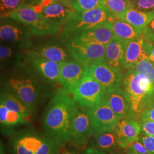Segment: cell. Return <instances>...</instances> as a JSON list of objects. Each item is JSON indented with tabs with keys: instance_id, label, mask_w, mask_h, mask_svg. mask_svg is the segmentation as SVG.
I'll return each instance as SVG.
<instances>
[{
	"instance_id": "41",
	"label": "cell",
	"mask_w": 154,
	"mask_h": 154,
	"mask_svg": "<svg viewBox=\"0 0 154 154\" xmlns=\"http://www.w3.org/2000/svg\"><path fill=\"white\" fill-rule=\"evenodd\" d=\"M30 1H31V3H32V4H33V0H30Z\"/></svg>"
},
{
	"instance_id": "14",
	"label": "cell",
	"mask_w": 154,
	"mask_h": 154,
	"mask_svg": "<svg viewBox=\"0 0 154 154\" xmlns=\"http://www.w3.org/2000/svg\"><path fill=\"white\" fill-rule=\"evenodd\" d=\"M88 75L94 78L107 91L122 87L124 73L108 66L105 61H100L89 67Z\"/></svg>"
},
{
	"instance_id": "1",
	"label": "cell",
	"mask_w": 154,
	"mask_h": 154,
	"mask_svg": "<svg viewBox=\"0 0 154 154\" xmlns=\"http://www.w3.org/2000/svg\"><path fill=\"white\" fill-rule=\"evenodd\" d=\"M70 95L64 88H58L41 119L42 130L60 147L68 144L72 123L79 108Z\"/></svg>"
},
{
	"instance_id": "16",
	"label": "cell",
	"mask_w": 154,
	"mask_h": 154,
	"mask_svg": "<svg viewBox=\"0 0 154 154\" xmlns=\"http://www.w3.org/2000/svg\"><path fill=\"white\" fill-rule=\"evenodd\" d=\"M33 5L46 19L61 25H64L74 11L66 0H52L45 5Z\"/></svg>"
},
{
	"instance_id": "39",
	"label": "cell",
	"mask_w": 154,
	"mask_h": 154,
	"mask_svg": "<svg viewBox=\"0 0 154 154\" xmlns=\"http://www.w3.org/2000/svg\"><path fill=\"white\" fill-rule=\"evenodd\" d=\"M125 154H138L136 150L134 149L132 145L130 146L126 149Z\"/></svg>"
},
{
	"instance_id": "9",
	"label": "cell",
	"mask_w": 154,
	"mask_h": 154,
	"mask_svg": "<svg viewBox=\"0 0 154 154\" xmlns=\"http://www.w3.org/2000/svg\"><path fill=\"white\" fill-rule=\"evenodd\" d=\"M107 90L93 77L86 75L72 94L81 107L91 108L102 100Z\"/></svg>"
},
{
	"instance_id": "28",
	"label": "cell",
	"mask_w": 154,
	"mask_h": 154,
	"mask_svg": "<svg viewBox=\"0 0 154 154\" xmlns=\"http://www.w3.org/2000/svg\"><path fill=\"white\" fill-rule=\"evenodd\" d=\"M105 5L114 16L119 18L131 8L129 0H105Z\"/></svg>"
},
{
	"instance_id": "27",
	"label": "cell",
	"mask_w": 154,
	"mask_h": 154,
	"mask_svg": "<svg viewBox=\"0 0 154 154\" xmlns=\"http://www.w3.org/2000/svg\"><path fill=\"white\" fill-rule=\"evenodd\" d=\"M74 11H90L105 5V0H66Z\"/></svg>"
},
{
	"instance_id": "18",
	"label": "cell",
	"mask_w": 154,
	"mask_h": 154,
	"mask_svg": "<svg viewBox=\"0 0 154 154\" xmlns=\"http://www.w3.org/2000/svg\"><path fill=\"white\" fill-rule=\"evenodd\" d=\"M31 123L30 120L0 103L1 132L4 136L8 137L20 128V127L31 125Z\"/></svg>"
},
{
	"instance_id": "13",
	"label": "cell",
	"mask_w": 154,
	"mask_h": 154,
	"mask_svg": "<svg viewBox=\"0 0 154 154\" xmlns=\"http://www.w3.org/2000/svg\"><path fill=\"white\" fill-rule=\"evenodd\" d=\"M25 61L33 71L51 85L59 83L61 64L49 61L26 51Z\"/></svg>"
},
{
	"instance_id": "43",
	"label": "cell",
	"mask_w": 154,
	"mask_h": 154,
	"mask_svg": "<svg viewBox=\"0 0 154 154\" xmlns=\"http://www.w3.org/2000/svg\"><path fill=\"white\" fill-rule=\"evenodd\" d=\"M129 1H131V0H129Z\"/></svg>"
},
{
	"instance_id": "34",
	"label": "cell",
	"mask_w": 154,
	"mask_h": 154,
	"mask_svg": "<svg viewBox=\"0 0 154 154\" xmlns=\"http://www.w3.org/2000/svg\"><path fill=\"white\" fill-rule=\"evenodd\" d=\"M141 37L146 42L154 43V20L143 29Z\"/></svg>"
},
{
	"instance_id": "2",
	"label": "cell",
	"mask_w": 154,
	"mask_h": 154,
	"mask_svg": "<svg viewBox=\"0 0 154 154\" xmlns=\"http://www.w3.org/2000/svg\"><path fill=\"white\" fill-rule=\"evenodd\" d=\"M32 71L24 63H20L2 82L5 90L16 95L35 112L54 94L52 85Z\"/></svg>"
},
{
	"instance_id": "22",
	"label": "cell",
	"mask_w": 154,
	"mask_h": 154,
	"mask_svg": "<svg viewBox=\"0 0 154 154\" xmlns=\"http://www.w3.org/2000/svg\"><path fill=\"white\" fill-rule=\"evenodd\" d=\"M74 35H78L105 46L116 38L110 21L100 23Z\"/></svg>"
},
{
	"instance_id": "20",
	"label": "cell",
	"mask_w": 154,
	"mask_h": 154,
	"mask_svg": "<svg viewBox=\"0 0 154 154\" xmlns=\"http://www.w3.org/2000/svg\"><path fill=\"white\" fill-rule=\"evenodd\" d=\"M88 147L109 154H114L123 149L118 144L114 130L108 132L94 133Z\"/></svg>"
},
{
	"instance_id": "23",
	"label": "cell",
	"mask_w": 154,
	"mask_h": 154,
	"mask_svg": "<svg viewBox=\"0 0 154 154\" xmlns=\"http://www.w3.org/2000/svg\"><path fill=\"white\" fill-rule=\"evenodd\" d=\"M147 58L144 50V40L142 37L128 42L125 45L123 70H128L138 62Z\"/></svg>"
},
{
	"instance_id": "17",
	"label": "cell",
	"mask_w": 154,
	"mask_h": 154,
	"mask_svg": "<svg viewBox=\"0 0 154 154\" xmlns=\"http://www.w3.org/2000/svg\"><path fill=\"white\" fill-rule=\"evenodd\" d=\"M103 99L114 111L118 119L132 118V110L129 99L126 93L122 87L107 90Z\"/></svg>"
},
{
	"instance_id": "25",
	"label": "cell",
	"mask_w": 154,
	"mask_h": 154,
	"mask_svg": "<svg viewBox=\"0 0 154 154\" xmlns=\"http://www.w3.org/2000/svg\"><path fill=\"white\" fill-rule=\"evenodd\" d=\"M0 103L32 122L34 112L16 95L5 89L1 91Z\"/></svg>"
},
{
	"instance_id": "21",
	"label": "cell",
	"mask_w": 154,
	"mask_h": 154,
	"mask_svg": "<svg viewBox=\"0 0 154 154\" xmlns=\"http://www.w3.org/2000/svg\"><path fill=\"white\" fill-rule=\"evenodd\" d=\"M110 22L116 38L125 45L142 36V29L137 28L122 19L114 17Z\"/></svg>"
},
{
	"instance_id": "33",
	"label": "cell",
	"mask_w": 154,
	"mask_h": 154,
	"mask_svg": "<svg viewBox=\"0 0 154 154\" xmlns=\"http://www.w3.org/2000/svg\"><path fill=\"white\" fill-rule=\"evenodd\" d=\"M138 140L142 143L150 154H154V137L141 132Z\"/></svg>"
},
{
	"instance_id": "7",
	"label": "cell",
	"mask_w": 154,
	"mask_h": 154,
	"mask_svg": "<svg viewBox=\"0 0 154 154\" xmlns=\"http://www.w3.org/2000/svg\"><path fill=\"white\" fill-rule=\"evenodd\" d=\"M61 40L65 45L72 58L88 69L94 63L98 61H104L105 45L78 35L61 36Z\"/></svg>"
},
{
	"instance_id": "36",
	"label": "cell",
	"mask_w": 154,
	"mask_h": 154,
	"mask_svg": "<svg viewBox=\"0 0 154 154\" xmlns=\"http://www.w3.org/2000/svg\"><path fill=\"white\" fill-rule=\"evenodd\" d=\"M140 120L154 121V105L143 111L140 116Z\"/></svg>"
},
{
	"instance_id": "26",
	"label": "cell",
	"mask_w": 154,
	"mask_h": 154,
	"mask_svg": "<svg viewBox=\"0 0 154 154\" xmlns=\"http://www.w3.org/2000/svg\"><path fill=\"white\" fill-rule=\"evenodd\" d=\"M119 18L131 25L143 29L154 20V11H142L130 8Z\"/></svg>"
},
{
	"instance_id": "5",
	"label": "cell",
	"mask_w": 154,
	"mask_h": 154,
	"mask_svg": "<svg viewBox=\"0 0 154 154\" xmlns=\"http://www.w3.org/2000/svg\"><path fill=\"white\" fill-rule=\"evenodd\" d=\"M114 17L105 6L88 11H73L63 25L61 36L77 35L88 29L109 21Z\"/></svg>"
},
{
	"instance_id": "19",
	"label": "cell",
	"mask_w": 154,
	"mask_h": 154,
	"mask_svg": "<svg viewBox=\"0 0 154 154\" xmlns=\"http://www.w3.org/2000/svg\"><path fill=\"white\" fill-rule=\"evenodd\" d=\"M34 55L49 61L62 63L73 58L69 51L57 45H45L31 47L26 50Z\"/></svg>"
},
{
	"instance_id": "8",
	"label": "cell",
	"mask_w": 154,
	"mask_h": 154,
	"mask_svg": "<svg viewBox=\"0 0 154 154\" xmlns=\"http://www.w3.org/2000/svg\"><path fill=\"white\" fill-rule=\"evenodd\" d=\"M93 134L88 108L79 106L72 123L67 144L79 150H83L88 146Z\"/></svg>"
},
{
	"instance_id": "24",
	"label": "cell",
	"mask_w": 154,
	"mask_h": 154,
	"mask_svg": "<svg viewBox=\"0 0 154 154\" xmlns=\"http://www.w3.org/2000/svg\"><path fill=\"white\" fill-rule=\"evenodd\" d=\"M126 45L115 38L106 46L105 63L118 72L123 73V60Z\"/></svg>"
},
{
	"instance_id": "12",
	"label": "cell",
	"mask_w": 154,
	"mask_h": 154,
	"mask_svg": "<svg viewBox=\"0 0 154 154\" xmlns=\"http://www.w3.org/2000/svg\"><path fill=\"white\" fill-rule=\"evenodd\" d=\"M88 67L74 58L62 63L59 83L72 95L83 78L88 74Z\"/></svg>"
},
{
	"instance_id": "35",
	"label": "cell",
	"mask_w": 154,
	"mask_h": 154,
	"mask_svg": "<svg viewBox=\"0 0 154 154\" xmlns=\"http://www.w3.org/2000/svg\"><path fill=\"white\" fill-rule=\"evenodd\" d=\"M143 134L154 137V121L140 120L138 122Z\"/></svg>"
},
{
	"instance_id": "29",
	"label": "cell",
	"mask_w": 154,
	"mask_h": 154,
	"mask_svg": "<svg viewBox=\"0 0 154 154\" xmlns=\"http://www.w3.org/2000/svg\"><path fill=\"white\" fill-rule=\"evenodd\" d=\"M138 74L147 77L149 82L154 85V62L147 58L139 61L132 68Z\"/></svg>"
},
{
	"instance_id": "4",
	"label": "cell",
	"mask_w": 154,
	"mask_h": 154,
	"mask_svg": "<svg viewBox=\"0 0 154 154\" xmlns=\"http://www.w3.org/2000/svg\"><path fill=\"white\" fill-rule=\"evenodd\" d=\"M122 88L129 99L132 118L139 121L143 111L154 105V85L147 77L130 69L123 75Z\"/></svg>"
},
{
	"instance_id": "10",
	"label": "cell",
	"mask_w": 154,
	"mask_h": 154,
	"mask_svg": "<svg viewBox=\"0 0 154 154\" xmlns=\"http://www.w3.org/2000/svg\"><path fill=\"white\" fill-rule=\"evenodd\" d=\"M30 30L21 22L11 18H1L0 26L1 39L7 42L18 45L21 49H29L32 47Z\"/></svg>"
},
{
	"instance_id": "40",
	"label": "cell",
	"mask_w": 154,
	"mask_h": 154,
	"mask_svg": "<svg viewBox=\"0 0 154 154\" xmlns=\"http://www.w3.org/2000/svg\"><path fill=\"white\" fill-rule=\"evenodd\" d=\"M125 152H126V149H122L112 154H125Z\"/></svg>"
},
{
	"instance_id": "11",
	"label": "cell",
	"mask_w": 154,
	"mask_h": 154,
	"mask_svg": "<svg viewBox=\"0 0 154 154\" xmlns=\"http://www.w3.org/2000/svg\"><path fill=\"white\" fill-rule=\"evenodd\" d=\"M88 112L94 133L108 132L115 129L119 119L105 99L93 107L88 108Z\"/></svg>"
},
{
	"instance_id": "31",
	"label": "cell",
	"mask_w": 154,
	"mask_h": 154,
	"mask_svg": "<svg viewBox=\"0 0 154 154\" xmlns=\"http://www.w3.org/2000/svg\"><path fill=\"white\" fill-rule=\"evenodd\" d=\"M21 58V55L16 53L13 49L6 45H1L0 46L1 66L2 67L14 61Z\"/></svg>"
},
{
	"instance_id": "30",
	"label": "cell",
	"mask_w": 154,
	"mask_h": 154,
	"mask_svg": "<svg viewBox=\"0 0 154 154\" xmlns=\"http://www.w3.org/2000/svg\"><path fill=\"white\" fill-rule=\"evenodd\" d=\"M28 4H32L30 0H0L1 18L9 17L11 12Z\"/></svg>"
},
{
	"instance_id": "32",
	"label": "cell",
	"mask_w": 154,
	"mask_h": 154,
	"mask_svg": "<svg viewBox=\"0 0 154 154\" xmlns=\"http://www.w3.org/2000/svg\"><path fill=\"white\" fill-rule=\"evenodd\" d=\"M131 8L142 11H154V0L130 1Z\"/></svg>"
},
{
	"instance_id": "6",
	"label": "cell",
	"mask_w": 154,
	"mask_h": 154,
	"mask_svg": "<svg viewBox=\"0 0 154 154\" xmlns=\"http://www.w3.org/2000/svg\"><path fill=\"white\" fill-rule=\"evenodd\" d=\"M9 17L27 26L33 35L41 37L58 33L62 25L43 16L32 4H28L11 12Z\"/></svg>"
},
{
	"instance_id": "42",
	"label": "cell",
	"mask_w": 154,
	"mask_h": 154,
	"mask_svg": "<svg viewBox=\"0 0 154 154\" xmlns=\"http://www.w3.org/2000/svg\"><path fill=\"white\" fill-rule=\"evenodd\" d=\"M34 1H35V0H33V2H34Z\"/></svg>"
},
{
	"instance_id": "15",
	"label": "cell",
	"mask_w": 154,
	"mask_h": 154,
	"mask_svg": "<svg viewBox=\"0 0 154 154\" xmlns=\"http://www.w3.org/2000/svg\"><path fill=\"white\" fill-rule=\"evenodd\" d=\"M114 131L119 146L126 149L138 139L142 130L138 121L130 118H124L118 119Z\"/></svg>"
},
{
	"instance_id": "38",
	"label": "cell",
	"mask_w": 154,
	"mask_h": 154,
	"mask_svg": "<svg viewBox=\"0 0 154 154\" xmlns=\"http://www.w3.org/2000/svg\"><path fill=\"white\" fill-rule=\"evenodd\" d=\"M81 154H109L104 152H101L98 150L87 147L86 148L83 149Z\"/></svg>"
},
{
	"instance_id": "3",
	"label": "cell",
	"mask_w": 154,
	"mask_h": 154,
	"mask_svg": "<svg viewBox=\"0 0 154 154\" xmlns=\"http://www.w3.org/2000/svg\"><path fill=\"white\" fill-rule=\"evenodd\" d=\"M1 141L0 154H59L60 146L31 125L17 129Z\"/></svg>"
},
{
	"instance_id": "37",
	"label": "cell",
	"mask_w": 154,
	"mask_h": 154,
	"mask_svg": "<svg viewBox=\"0 0 154 154\" xmlns=\"http://www.w3.org/2000/svg\"><path fill=\"white\" fill-rule=\"evenodd\" d=\"M81 153L79 149L69 144L61 147L59 152V154H81Z\"/></svg>"
}]
</instances>
